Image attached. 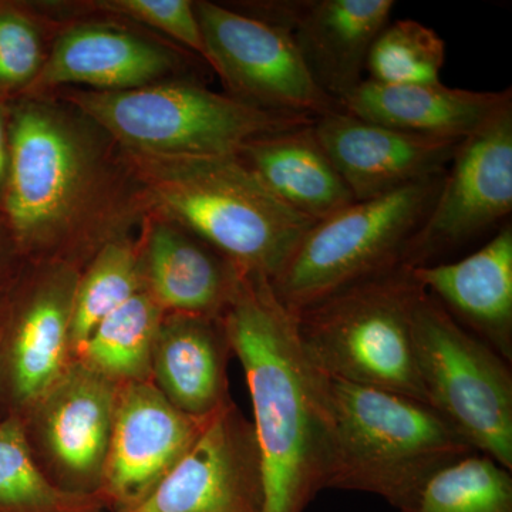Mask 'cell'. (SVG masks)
<instances>
[{
  "label": "cell",
  "mask_w": 512,
  "mask_h": 512,
  "mask_svg": "<svg viewBox=\"0 0 512 512\" xmlns=\"http://www.w3.org/2000/svg\"><path fill=\"white\" fill-rule=\"evenodd\" d=\"M26 97L10 106L3 222L30 262L80 272L146 217L119 147L72 106Z\"/></svg>",
  "instance_id": "6da1fadb"
},
{
  "label": "cell",
  "mask_w": 512,
  "mask_h": 512,
  "mask_svg": "<svg viewBox=\"0 0 512 512\" xmlns=\"http://www.w3.org/2000/svg\"><path fill=\"white\" fill-rule=\"evenodd\" d=\"M424 402L478 453L512 471L511 363L424 291L413 320Z\"/></svg>",
  "instance_id": "ba28073f"
},
{
  "label": "cell",
  "mask_w": 512,
  "mask_h": 512,
  "mask_svg": "<svg viewBox=\"0 0 512 512\" xmlns=\"http://www.w3.org/2000/svg\"><path fill=\"white\" fill-rule=\"evenodd\" d=\"M238 156L276 198L313 222L355 202L313 123L256 138Z\"/></svg>",
  "instance_id": "7402d4cb"
},
{
  "label": "cell",
  "mask_w": 512,
  "mask_h": 512,
  "mask_svg": "<svg viewBox=\"0 0 512 512\" xmlns=\"http://www.w3.org/2000/svg\"><path fill=\"white\" fill-rule=\"evenodd\" d=\"M394 6V0H268L235 9L284 29L319 89L340 106L362 82L370 47Z\"/></svg>",
  "instance_id": "9a60e30c"
},
{
  "label": "cell",
  "mask_w": 512,
  "mask_h": 512,
  "mask_svg": "<svg viewBox=\"0 0 512 512\" xmlns=\"http://www.w3.org/2000/svg\"><path fill=\"white\" fill-rule=\"evenodd\" d=\"M399 512H512V471L473 451L437 471Z\"/></svg>",
  "instance_id": "d4e9b609"
},
{
  "label": "cell",
  "mask_w": 512,
  "mask_h": 512,
  "mask_svg": "<svg viewBox=\"0 0 512 512\" xmlns=\"http://www.w3.org/2000/svg\"><path fill=\"white\" fill-rule=\"evenodd\" d=\"M207 62L228 96L275 113L318 119L340 109L319 89L284 29L214 2H194Z\"/></svg>",
  "instance_id": "8fae6325"
},
{
  "label": "cell",
  "mask_w": 512,
  "mask_h": 512,
  "mask_svg": "<svg viewBox=\"0 0 512 512\" xmlns=\"http://www.w3.org/2000/svg\"><path fill=\"white\" fill-rule=\"evenodd\" d=\"M512 212V100L461 141L436 200L404 247L400 265L416 269L507 220Z\"/></svg>",
  "instance_id": "30bf717a"
},
{
  "label": "cell",
  "mask_w": 512,
  "mask_h": 512,
  "mask_svg": "<svg viewBox=\"0 0 512 512\" xmlns=\"http://www.w3.org/2000/svg\"><path fill=\"white\" fill-rule=\"evenodd\" d=\"M37 20L12 6H0V99L23 94L35 83L47 57Z\"/></svg>",
  "instance_id": "83f0119b"
},
{
  "label": "cell",
  "mask_w": 512,
  "mask_h": 512,
  "mask_svg": "<svg viewBox=\"0 0 512 512\" xmlns=\"http://www.w3.org/2000/svg\"><path fill=\"white\" fill-rule=\"evenodd\" d=\"M232 356L222 316L167 312L154 343L153 384L181 412L214 416L234 402L228 382Z\"/></svg>",
  "instance_id": "ffe728a7"
},
{
  "label": "cell",
  "mask_w": 512,
  "mask_h": 512,
  "mask_svg": "<svg viewBox=\"0 0 512 512\" xmlns=\"http://www.w3.org/2000/svg\"><path fill=\"white\" fill-rule=\"evenodd\" d=\"M119 384L73 360L20 417L37 467L64 493L100 495Z\"/></svg>",
  "instance_id": "7c38bea8"
},
{
  "label": "cell",
  "mask_w": 512,
  "mask_h": 512,
  "mask_svg": "<svg viewBox=\"0 0 512 512\" xmlns=\"http://www.w3.org/2000/svg\"><path fill=\"white\" fill-rule=\"evenodd\" d=\"M512 90L473 92L446 84H384L363 79L340 103L359 119L420 136L463 141L504 104Z\"/></svg>",
  "instance_id": "44dd1931"
},
{
  "label": "cell",
  "mask_w": 512,
  "mask_h": 512,
  "mask_svg": "<svg viewBox=\"0 0 512 512\" xmlns=\"http://www.w3.org/2000/svg\"><path fill=\"white\" fill-rule=\"evenodd\" d=\"M423 292L412 269L396 266L291 312L296 336L329 377L424 402L413 345Z\"/></svg>",
  "instance_id": "8992f818"
},
{
  "label": "cell",
  "mask_w": 512,
  "mask_h": 512,
  "mask_svg": "<svg viewBox=\"0 0 512 512\" xmlns=\"http://www.w3.org/2000/svg\"><path fill=\"white\" fill-rule=\"evenodd\" d=\"M214 416L181 412L153 382L120 383L100 490L106 510L130 512L144 503Z\"/></svg>",
  "instance_id": "4fadbf2b"
},
{
  "label": "cell",
  "mask_w": 512,
  "mask_h": 512,
  "mask_svg": "<svg viewBox=\"0 0 512 512\" xmlns=\"http://www.w3.org/2000/svg\"><path fill=\"white\" fill-rule=\"evenodd\" d=\"M25 262L10 237L5 222L0 221V299L18 278Z\"/></svg>",
  "instance_id": "f546056e"
},
{
  "label": "cell",
  "mask_w": 512,
  "mask_h": 512,
  "mask_svg": "<svg viewBox=\"0 0 512 512\" xmlns=\"http://www.w3.org/2000/svg\"><path fill=\"white\" fill-rule=\"evenodd\" d=\"M80 271L26 261L0 299V420L20 417L66 372Z\"/></svg>",
  "instance_id": "9c48e42d"
},
{
  "label": "cell",
  "mask_w": 512,
  "mask_h": 512,
  "mask_svg": "<svg viewBox=\"0 0 512 512\" xmlns=\"http://www.w3.org/2000/svg\"><path fill=\"white\" fill-rule=\"evenodd\" d=\"M446 43L433 29L413 19L387 23L366 60L369 79L384 84L441 82Z\"/></svg>",
  "instance_id": "4316f807"
},
{
  "label": "cell",
  "mask_w": 512,
  "mask_h": 512,
  "mask_svg": "<svg viewBox=\"0 0 512 512\" xmlns=\"http://www.w3.org/2000/svg\"><path fill=\"white\" fill-rule=\"evenodd\" d=\"M90 5L87 8L124 16L156 29L207 60L200 22L190 0H101Z\"/></svg>",
  "instance_id": "f1b7e54d"
},
{
  "label": "cell",
  "mask_w": 512,
  "mask_h": 512,
  "mask_svg": "<svg viewBox=\"0 0 512 512\" xmlns=\"http://www.w3.org/2000/svg\"><path fill=\"white\" fill-rule=\"evenodd\" d=\"M313 130L355 201L441 177L461 143L382 126L342 109L315 119Z\"/></svg>",
  "instance_id": "2e32d148"
},
{
  "label": "cell",
  "mask_w": 512,
  "mask_h": 512,
  "mask_svg": "<svg viewBox=\"0 0 512 512\" xmlns=\"http://www.w3.org/2000/svg\"><path fill=\"white\" fill-rule=\"evenodd\" d=\"M329 380L336 434L328 488L376 494L400 510L437 471L476 451L421 400Z\"/></svg>",
  "instance_id": "277c9868"
},
{
  "label": "cell",
  "mask_w": 512,
  "mask_h": 512,
  "mask_svg": "<svg viewBox=\"0 0 512 512\" xmlns=\"http://www.w3.org/2000/svg\"><path fill=\"white\" fill-rule=\"evenodd\" d=\"M59 97L120 150L143 156H238L256 138L315 121L258 109L190 82H158L126 92L63 89Z\"/></svg>",
  "instance_id": "5b68a950"
},
{
  "label": "cell",
  "mask_w": 512,
  "mask_h": 512,
  "mask_svg": "<svg viewBox=\"0 0 512 512\" xmlns=\"http://www.w3.org/2000/svg\"><path fill=\"white\" fill-rule=\"evenodd\" d=\"M424 291L461 328L512 363V224L504 222L474 254L412 269Z\"/></svg>",
  "instance_id": "d6986e66"
},
{
  "label": "cell",
  "mask_w": 512,
  "mask_h": 512,
  "mask_svg": "<svg viewBox=\"0 0 512 512\" xmlns=\"http://www.w3.org/2000/svg\"><path fill=\"white\" fill-rule=\"evenodd\" d=\"M101 495L64 493L37 467L18 417L0 420V512H103Z\"/></svg>",
  "instance_id": "484cf974"
},
{
  "label": "cell",
  "mask_w": 512,
  "mask_h": 512,
  "mask_svg": "<svg viewBox=\"0 0 512 512\" xmlns=\"http://www.w3.org/2000/svg\"><path fill=\"white\" fill-rule=\"evenodd\" d=\"M164 315L156 299L140 289L100 323L76 360L116 383L153 382L154 343Z\"/></svg>",
  "instance_id": "603a6c76"
},
{
  "label": "cell",
  "mask_w": 512,
  "mask_h": 512,
  "mask_svg": "<svg viewBox=\"0 0 512 512\" xmlns=\"http://www.w3.org/2000/svg\"><path fill=\"white\" fill-rule=\"evenodd\" d=\"M444 175L352 202L315 222L269 281L278 301L289 312L298 311L399 266L404 247L429 214Z\"/></svg>",
  "instance_id": "52a82bcc"
},
{
  "label": "cell",
  "mask_w": 512,
  "mask_h": 512,
  "mask_svg": "<svg viewBox=\"0 0 512 512\" xmlns=\"http://www.w3.org/2000/svg\"><path fill=\"white\" fill-rule=\"evenodd\" d=\"M143 289L138 241L113 239L80 272L70 320V357L76 360L101 322Z\"/></svg>",
  "instance_id": "cb8c5ba5"
},
{
  "label": "cell",
  "mask_w": 512,
  "mask_h": 512,
  "mask_svg": "<svg viewBox=\"0 0 512 512\" xmlns=\"http://www.w3.org/2000/svg\"><path fill=\"white\" fill-rule=\"evenodd\" d=\"M177 66L173 52L133 33L109 26H76L57 37L25 96L80 87L126 92L160 82Z\"/></svg>",
  "instance_id": "e0dca14e"
},
{
  "label": "cell",
  "mask_w": 512,
  "mask_h": 512,
  "mask_svg": "<svg viewBox=\"0 0 512 512\" xmlns=\"http://www.w3.org/2000/svg\"><path fill=\"white\" fill-rule=\"evenodd\" d=\"M221 316L251 393L264 512H303L328 488L335 458L329 376L306 355L265 276L244 272Z\"/></svg>",
  "instance_id": "7a4b0ae2"
},
{
  "label": "cell",
  "mask_w": 512,
  "mask_h": 512,
  "mask_svg": "<svg viewBox=\"0 0 512 512\" xmlns=\"http://www.w3.org/2000/svg\"><path fill=\"white\" fill-rule=\"evenodd\" d=\"M120 154L146 215L173 222L247 274L271 281L315 224L276 198L239 156Z\"/></svg>",
  "instance_id": "3957f363"
},
{
  "label": "cell",
  "mask_w": 512,
  "mask_h": 512,
  "mask_svg": "<svg viewBox=\"0 0 512 512\" xmlns=\"http://www.w3.org/2000/svg\"><path fill=\"white\" fill-rule=\"evenodd\" d=\"M140 251L141 284L164 312L221 316L244 271L183 228L147 214Z\"/></svg>",
  "instance_id": "ac0fdd59"
},
{
  "label": "cell",
  "mask_w": 512,
  "mask_h": 512,
  "mask_svg": "<svg viewBox=\"0 0 512 512\" xmlns=\"http://www.w3.org/2000/svg\"><path fill=\"white\" fill-rule=\"evenodd\" d=\"M9 113V104L0 99V221H3V202L10 170Z\"/></svg>",
  "instance_id": "4dcf8cb0"
},
{
  "label": "cell",
  "mask_w": 512,
  "mask_h": 512,
  "mask_svg": "<svg viewBox=\"0 0 512 512\" xmlns=\"http://www.w3.org/2000/svg\"><path fill=\"white\" fill-rule=\"evenodd\" d=\"M254 424L234 402L220 410L183 460L130 512H264Z\"/></svg>",
  "instance_id": "5bb4252c"
}]
</instances>
